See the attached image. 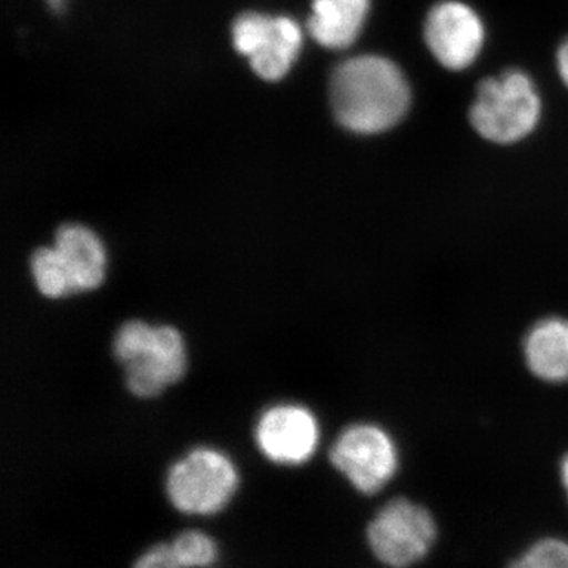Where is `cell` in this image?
<instances>
[{"label":"cell","instance_id":"19","mask_svg":"<svg viewBox=\"0 0 568 568\" xmlns=\"http://www.w3.org/2000/svg\"><path fill=\"white\" fill-rule=\"evenodd\" d=\"M52 7H59L62 3V0H50Z\"/></svg>","mask_w":568,"mask_h":568},{"label":"cell","instance_id":"11","mask_svg":"<svg viewBox=\"0 0 568 568\" xmlns=\"http://www.w3.org/2000/svg\"><path fill=\"white\" fill-rule=\"evenodd\" d=\"M69 267L78 293L93 291L103 283L106 274V252L102 239L91 227L67 223L59 227L54 244Z\"/></svg>","mask_w":568,"mask_h":568},{"label":"cell","instance_id":"8","mask_svg":"<svg viewBox=\"0 0 568 568\" xmlns=\"http://www.w3.org/2000/svg\"><path fill=\"white\" fill-rule=\"evenodd\" d=\"M424 37L440 65L459 71L477 61L484 48L485 26L467 3L444 0L426 14Z\"/></svg>","mask_w":568,"mask_h":568},{"label":"cell","instance_id":"2","mask_svg":"<svg viewBox=\"0 0 568 568\" xmlns=\"http://www.w3.org/2000/svg\"><path fill=\"white\" fill-rule=\"evenodd\" d=\"M112 351L125 372L126 387L140 398L162 394L186 369L185 342L170 325L126 321L115 332Z\"/></svg>","mask_w":568,"mask_h":568},{"label":"cell","instance_id":"12","mask_svg":"<svg viewBox=\"0 0 568 568\" xmlns=\"http://www.w3.org/2000/svg\"><path fill=\"white\" fill-rule=\"evenodd\" d=\"M369 0H313L308 31L321 47L346 50L361 36Z\"/></svg>","mask_w":568,"mask_h":568},{"label":"cell","instance_id":"16","mask_svg":"<svg viewBox=\"0 0 568 568\" xmlns=\"http://www.w3.org/2000/svg\"><path fill=\"white\" fill-rule=\"evenodd\" d=\"M133 568H183L174 555L171 544L153 545L142 552L134 562Z\"/></svg>","mask_w":568,"mask_h":568},{"label":"cell","instance_id":"7","mask_svg":"<svg viewBox=\"0 0 568 568\" xmlns=\"http://www.w3.org/2000/svg\"><path fill=\"white\" fill-rule=\"evenodd\" d=\"M233 41L263 80L278 81L297 59L304 36L291 18L245 13L234 22Z\"/></svg>","mask_w":568,"mask_h":568},{"label":"cell","instance_id":"5","mask_svg":"<svg viewBox=\"0 0 568 568\" xmlns=\"http://www.w3.org/2000/svg\"><path fill=\"white\" fill-rule=\"evenodd\" d=\"M331 462L357 491L375 495L398 473L399 450L383 426L355 424L336 437Z\"/></svg>","mask_w":568,"mask_h":568},{"label":"cell","instance_id":"10","mask_svg":"<svg viewBox=\"0 0 568 568\" xmlns=\"http://www.w3.org/2000/svg\"><path fill=\"white\" fill-rule=\"evenodd\" d=\"M523 358L530 375L548 384H568V317L549 316L529 328Z\"/></svg>","mask_w":568,"mask_h":568},{"label":"cell","instance_id":"6","mask_svg":"<svg viewBox=\"0 0 568 568\" xmlns=\"http://www.w3.org/2000/svg\"><path fill=\"white\" fill-rule=\"evenodd\" d=\"M433 515L413 500L398 497L377 511L368 526V541L381 562L413 566L428 555L436 540Z\"/></svg>","mask_w":568,"mask_h":568},{"label":"cell","instance_id":"18","mask_svg":"<svg viewBox=\"0 0 568 568\" xmlns=\"http://www.w3.org/2000/svg\"><path fill=\"white\" fill-rule=\"evenodd\" d=\"M560 480H562L568 497V454H566V457L560 462Z\"/></svg>","mask_w":568,"mask_h":568},{"label":"cell","instance_id":"13","mask_svg":"<svg viewBox=\"0 0 568 568\" xmlns=\"http://www.w3.org/2000/svg\"><path fill=\"white\" fill-rule=\"evenodd\" d=\"M33 283L41 295L48 298H62L77 294L69 267L54 245L40 246L31 256Z\"/></svg>","mask_w":568,"mask_h":568},{"label":"cell","instance_id":"4","mask_svg":"<svg viewBox=\"0 0 568 568\" xmlns=\"http://www.w3.org/2000/svg\"><path fill=\"white\" fill-rule=\"evenodd\" d=\"M239 487L234 463L215 448L200 447L168 470L166 495L174 508L186 515L219 514Z\"/></svg>","mask_w":568,"mask_h":568},{"label":"cell","instance_id":"15","mask_svg":"<svg viewBox=\"0 0 568 568\" xmlns=\"http://www.w3.org/2000/svg\"><path fill=\"white\" fill-rule=\"evenodd\" d=\"M508 568H568V544L559 538H545Z\"/></svg>","mask_w":568,"mask_h":568},{"label":"cell","instance_id":"9","mask_svg":"<svg viewBox=\"0 0 568 568\" xmlns=\"http://www.w3.org/2000/svg\"><path fill=\"white\" fill-rule=\"evenodd\" d=\"M257 447L276 465H304L315 455L320 444V425L304 406L268 407L256 425Z\"/></svg>","mask_w":568,"mask_h":568},{"label":"cell","instance_id":"3","mask_svg":"<svg viewBox=\"0 0 568 568\" xmlns=\"http://www.w3.org/2000/svg\"><path fill=\"white\" fill-rule=\"evenodd\" d=\"M541 115L536 84L521 70H507L478 84L469 119L476 132L496 144H514L536 130Z\"/></svg>","mask_w":568,"mask_h":568},{"label":"cell","instance_id":"14","mask_svg":"<svg viewBox=\"0 0 568 568\" xmlns=\"http://www.w3.org/2000/svg\"><path fill=\"white\" fill-rule=\"evenodd\" d=\"M171 547L183 568H209L219 558L216 541L200 530L182 532Z\"/></svg>","mask_w":568,"mask_h":568},{"label":"cell","instance_id":"17","mask_svg":"<svg viewBox=\"0 0 568 568\" xmlns=\"http://www.w3.org/2000/svg\"><path fill=\"white\" fill-rule=\"evenodd\" d=\"M558 70L560 78H562V81L566 82L568 88V40L560 44L558 51Z\"/></svg>","mask_w":568,"mask_h":568},{"label":"cell","instance_id":"1","mask_svg":"<svg viewBox=\"0 0 568 568\" xmlns=\"http://www.w3.org/2000/svg\"><path fill=\"white\" fill-rule=\"evenodd\" d=\"M331 103L336 121L349 132H387L409 111V82L388 59L357 55L336 67L332 74Z\"/></svg>","mask_w":568,"mask_h":568}]
</instances>
